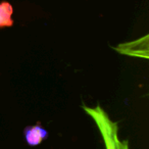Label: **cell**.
Instances as JSON below:
<instances>
[{"label": "cell", "mask_w": 149, "mask_h": 149, "mask_svg": "<svg viewBox=\"0 0 149 149\" xmlns=\"http://www.w3.org/2000/svg\"><path fill=\"white\" fill-rule=\"evenodd\" d=\"M84 109L97 125L103 139L105 149H129L128 141L120 140L118 137V124L112 122L100 106L95 108L84 106Z\"/></svg>", "instance_id": "6da1fadb"}, {"label": "cell", "mask_w": 149, "mask_h": 149, "mask_svg": "<svg viewBox=\"0 0 149 149\" xmlns=\"http://www.w3.org/2000/svg\"><path fill=\"white\" fill-rule=\"evenodd\" d=\"M24 136H25L26 142L30 146H37L47 139L48 132L38 124L36 126H30L25 128Z\"/></svg>", "instance_id": "7a4b0ae2"}, {"label": "cell", "mask_w": 149, "mask_h": 149, "mask_svg": "<svg viewBox=\"0 0 149 149\" xmlns=\"http://www.w3.org/2000/svg\"><path fill=\"white\" fill-rule=\"evenodd\" d=\"M13 13V8L10 3L1 2L0 3V28L11 27L13 25V21L11 15Z\"/></svg>", "instance_id": "3957f363"}]
</instances>
